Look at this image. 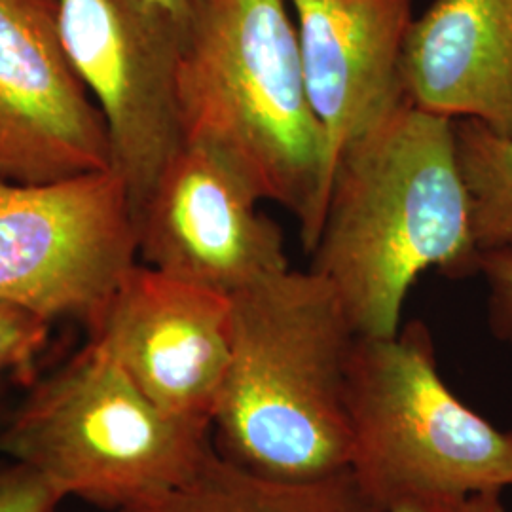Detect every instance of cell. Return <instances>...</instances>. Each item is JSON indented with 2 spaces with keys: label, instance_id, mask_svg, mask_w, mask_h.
I'll return each instance as SVG.
<instances>
[{
  "label": "cell",
  "instance_id": "9",
  "mask_svg": "<svg viewBox=\"0 0 512 512\" xmlns=\"http://www.w3.org/2000/svg\"><path fill=\"white\" fill-rule=\"evenodd\" d=\"M90 327L152 403L211 429L234 348V300L135 264Z\"/></svg>",
  "mask_w": 512,
  "mask_h": 512
},
{
  "label": "cell",
  "instance_id": "14",
  "mask_svg": "<svg viewBox=\"0 0 512 512\" xmlns=\"http://www.w3.org/2000/svg\"><path fill=\"white\" fill-rule=\"evenodd\" d=\"M454 145L476 245L482 253L512 247V137L461 118L454 120Z\"/></svg>",
  "mask_w": 512,
  "mask_h": 512
},
{
  "label": "cell",
  "instance_id": "19",
  "mask_svg": "<svg viewBox=\"0 0 512 512\" xmlns=\"http://www.w3.org/2000/svg\"><path fill=\"white\" fill-rule=\"evenodd\" d=\"M156 4H160L164 10H167L173 18L177 19L181 25H186L188 12H190V2L192 0H152Z\"/></svg>",
  "mask_w": 512,
  "mask_h": 512
},
{
  "label": "cell",
  "instance_id": "12",
  "mask_svg": "<svg viewBox=\"0 0 512 512\" xmlns=\"http://www.w3.org/2000/svg\"><path fill=\"white\" fill-rule=\"evenodd\" d=\"M404 103L512 137V0H435L404 38Z\"/></svg>",
  "mask_w": 512,
  "mask_h": 512
},
{
  "label": "cell",
  "instance_id": "16",
  "mask_svg": "<svg viewBox=\"0 0 512 512\" xmlns=\"http://www.w3.org/2000/svg\"><path fill=\"white\" fill-rule=\"evenodd\" d=\"M61 499L33 469L16 461L0 465V512H54Z\"/></svg>",
  "mask_w": 512,
  "mask_h": 512
},
{
  "label": "cell",
  "instance_id": "13",
  "mask_svg": "<svg viewBox=\"0 0 512 512\" xmlns=\"http://www.w3.org/2000/svg\"><path fill=\"white\" fill-rule=\"evenodd\" d=\"M137 512H384L349 469L313 478L262 475L207 446L175 490Z\"/></svg>",
  "mask_w": 512,
  "mask_h": 512
},
{
  "label": "cell",
  "instance_id": "7",
  "mask_svg": "<svg viewBox=\"0 0 512 512\" xmlns=\"http://www.w3.org/2000/svg\"><path fill=\"white\" fill-rule=\"evenodd\" d=\"M74 71L109 133L112 171L133 217L183 147L179 63L184 27L152 0H57Z\"/></svg>",
  "mask_w": 512,
  "mask_h": 512
},
{
  "label": "cell",
  "instance_id": "2",
  "mask_svg": "<svg viewBox=\"0 0 512 512\" xmlns=\"http://www.w3.org/2000/svg\"><path fill=\"white\" fill-rule=\"evenodd\" d=\"M184 139L217 148L300 226L310 255L332 165L285 0H192L179 63Z\"/></svg>",
  "mask_w": 512,
  "mask_h": 512
},
{
  "label": "cell",
  "instance_id": "1",
  "mask_svg": "<svg viewBox=\"0 0 512 512\" xmlns=\"http://www.w3.org/2000/svg\"><path fill=\"white\" fill-rule=\"evenodd\" d=\"M310 255L311 274L368 338L399 332L406 296L425 272L480 274L454 120L403 103L351 141L336 158Z\"/></svg>",
  "mask_w": 512,
  "mask_h": 512
},
{
  "label": "cell",
  "instance_id": "5",
  "mask_svg": "<svg viewBox=\"0 0 512 512\" xmlns=\"http://www.w3.org/2000/svg\"><path fill=\"white\" fill-rule=\"evenodd\" d=\"M209 444V429L165 414L92 340L0 433V452L63 497L120 512H137L183 484Z\"/></svg>",
  "mask_w": 512,
  "mask_h": 512
},
{
  "label": "cell",
  "instance_id": "8",
  "mask_svg": "<svg viewBox=\"0 0 512 512\" xmlns=\"http://www.w3.org/2000/svg\"><path fill=\"white\" fill-rule=\"evenodd\" d=\"M217 148L184 139L135 215L143 262L230 298L291 270L279 224Z\"/></svg>",
  "mask_w": 512,
  "mask_h": 512
},
{
  "label": "cell",
  "instance_id": "11",
  "mask_svg": "<svg viewBox=\"0 0 512 512\" xmlns=\"http://www.w3.org/2000/svg\"><path fill=\"white\" fill-rule=\"evenodd\" d=\"M311 105L330 165L404 103L399 63L412 0H291Z\"/></svg>",
  "mask_w": 512,
  "mask_h": 512
},
{
  "label": "cell",
  "instance_id": "4",
  "mask_svg": "<svg viewBox=\"0 0 512 512\" xmlns=\"http://www.w3.org/2000/svg\"><path fill=\"white\" fill-rule=\"evenodd\" d=\"M348 469L382 509L512 486V431L482 418L446 385L431 330L410 321L357 336L348 370Z\"/></svg>",
  "mask_w": 512,
  "mask_h": 512
},
{
  "label": "cell",
  "instance_id": "3",
  "mask_svg": "<svg viewBox=\"0 0 512 512\" xmlns=\"http://www.w3.org/2000/svg\"><path fill=\"white\" fill-rule=\"evenodd\" d=\"M232 300V361L213 420L220 452L281 478L348 469L357 332L334 291L310 270H287Z\"/></svg>",
  "mask_w": 512,
  "mask_h": 512
},
{
  "label": "cell",
  "instance_id": "6",
  "mask_svg": "<svg viewBox=\"0 0 512 512\" xmlns=\"http://www.w3.org/2000/svg\"><path fill=\"white\" fill-rule=\"evenodd\" d=\"M135 217L109 169L52 183L0 181V300L90 325L137 264Z\"/></svg>",
  "mask_w": 512,
  "mask_h": 512
},
{
  "label": "cell",
  "instance_id": "15",
  "mask_svg": "<svg viewBox=\"0 0 512 512\" xmlns=\"http://www.w3.org/2000/svg\"><path fill=\"white\" fill-rule=\"evenodd\" d=\"M48 336V319L0 300V374L12 372L21 380H29Z\"/></svg>",
  "mask_w": 512,
  "mask_h": 512
},
{
  "label": "cell",
  "instance_id": "10",
  "mask_svg": "<svg viewBox=\"0 0 512 512\" xmlns=\"http://www.w3.org/2000/svg\"><path fill=\"white\" fill-rule=\"evenodd\" d=\"M109 169L107 126L65 52L57 0H0V181Z\"/></svg>",
  "mask_w": 512,
  "mask_h": 512
},
{
  "label": "cell",
  "instance_id": "17",
  "mask_svg": "<svg viewBox=\"0 0 512 512\" xmlns=\"http://www.w3.org/2000/svg\"><path fill=\"white\" fill-rule=\"evenodd\" d=\"M488 285V325L497 340L512 346V247L484 251L480 274Z\"/></svg>",
  "mask_w": 512,
  "mask_h": 512
},
{
  "label": "cell",
  "instance_id": "18",
  "mask_svg": "<svg viewBox=\"0 0 512 512\" xmlns=\"http://www.w3.org/2000/svg\"><path fill=\"white\" fill-rule=\"evenodd\" d=\"M384 512H507L501 492L467 495L456 499H414L387 507Z\"/></svg>",
  "mask_w": 512,
  "mask_h": 512
}]
</instances>
